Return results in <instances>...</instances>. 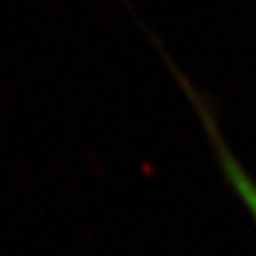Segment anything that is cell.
<instances>
[{
  "label": "cell",
  "mask_w": 256,
  "mask_h": 256,
  "mask_svg": "<svg viewBox=\"0 0 256 256\" xmlns=\"http://www.w3.org/2000/svg\"><path fill=\"white\" fill-rule=\"evenodd\" d=\"M146 32H150V30H146ZM150 38H152V43L156 45L160 58L164 60L166 68H169V73L173 75L175 84H178L182 94L186 96V100L190 102L192 111H194V116H196L198 124H201V128H203L207 143H210V148H212L214 160H216V164H218V169L222 173L224 182H226V186L230 188V192H233L239 201L244 203L246 212L250 214V218H252L254 226H256V180L250 175V171L244 166L242 160L237 158L235 150L228 146L226 137H224V130L220 126V118H218V111H216L214 102L210 100V96L198 90L196 84L178 66V62L169 56V52L162 47V43H160L156 36H150Z\"/></svg>",
  "instance_id": "6da1fadb"
}]
</instances>
